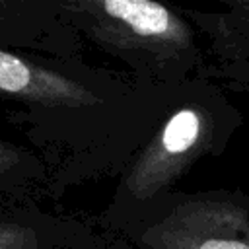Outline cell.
I'll use <instances>...</instances> for the list:
<instances>
[{"instance_id":"obj_5","label":"cell","mask_w":249,"mask_h":249,"mask_svg":"<svg viewBox=\"0 0 249 249\" xmlns=\"http://www.w3.org/2000/svg\"><path fill=\"white\" fill-rule=\"evenodd\" d=\"M35 171H37V163L33 161L31 154L0 138V187H8V183L23 181Z\"/></svg>"},{"instance_id":"obj_4","label":"cell","mask_w":249,"mask_h":249,"mask_svg":"<svg viewBox=\"0 0 249 249\" xmlns=\"http://www.w3.org/2000/svg\"><path fill=\"white\" fill-rule=\"evenodd\" d=\"M0 93L53 109H82L99 103V97L74 78L8 51H0Z\"/></svg>"},{"instance_id":"obj_3","label":"cell","mask_w":249,"mask_h":249,"mask_svg":"<svg viewBox=\"0 0 249 249\" xmlns=\"http://www.w3.org/2000/svg\"><path fill=\"white\" fill-rule=\"evenodd\" d=\"M218 121L202 103L177 107L138 154L121 183L124 202L146 204L171 187L216 138Z\"/></svg>"},{"instance_id":"obj_2","label":"cell","mask_w":249,"mask_h":249,"mask_svg":"<svg viewBox=\"0 0 249 249\" xmlns=\"http://www.w3.org/2000/svg\"><path fill=\"white\" fill-rule=\"evenodd\" d=\"M130 235L142 249H249V200L239 193L181 196Z\"/></svg>"},{"instance_id":"obj_6","label":"cell","mask_w":249,"mask_h":249,"mask_svg":"<svg viewBox=\"0 0 249 249\" xmlns=\"http://www.w3.org/2000/svg\"><path fill=\"white\" fill-rule=\"evenodd\" d=\"M0 249H43V233L33 224L0 218Z\"/></svg>"},{"instance_id":"obj_1","label":"cell","mask_w":249,"mask_h":249,"mask_svg":"<svg viewBox=\"0 0 249 249\" xmlns=\"http://www.w3.org/2000/svg\"><path fill=\"white\" fill-rule=\"evenodd\" d=\"M72 18L105 49L134 62L156 66L193 62L195 43L187 21L152 0H86L64 6Z\"/></svg>"}]
</instances>
